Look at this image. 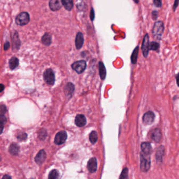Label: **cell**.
<instances>
[{
  "label": "cell",
  "instance_id": "obj_1",
  "mask_svg": "<svg viewBox=\"0 0 179 179\" xmlns=\"http://www.w3.org/2000/svg\"><path fill=\"white\" fill-rule=\"evenodd\" d=\"M164 26L162 21H158L155 23L153 29V35L157 40H160L162 36Z\"/></svg>",
  "mask_w": 179,
  "mask_h": 179
},
{
  "label": "cell",
  "instance_id": "obj_2",
  "mask_svg": "<svg viewBox=\"0 0 179 179\" xmlns=\"http://www.w3.org/2000/svg\"><path fill=\"white\" fill-rule=\"evenodd\" d=\"M149 156L145 154H140V170L143 172H148L150 169L151 161Z\"/></svg>",
  "mask_w": 179,
  "mask_h": 179
},
{
  "label": "cell",
  "instance_id": "obj_3",
  "mask_svg": "<svg viewBox=\"0 0 179 179\" xmlns=\"http://www.w3.org/2000/svg\"><path fill=\"white\" fill-rule=\"evenodd\" d=\"M30 21L29 15L27 12H22L20 13L16 17L15 21L17 25L24 26L29 23Z\"/></svg>",
  "mask_w": 179,
  "mask_h": 179
},
{
  "label": "cell",
  "instance_id": "obj_4",
  "mask_svg": "<svg viewBox=\"0 0 179 179\" xmlns=\"http://www.w3.org/2000/svg\"><path fill=\"white\" fill-rule=\"evenodd\" d=\"M72 69L78 74H81L87 67V63L85 61H79L73 63L71 65Z\"/></svg>",
  "mask_w": 179,
  "mask_h": 179
},
{
  "label": "cell",
  "instance_id": "obj_5",
  "mask_svg": "<svg viewBox=\"0 0 179 179\" xmlns=\"http://www.w3.org/2000/svg\"><path fill=\"white\" fill-rule=\"evenodd\" d=\"M44 78L45 81L49 84L53 85L55 81V76L52 69H48L44 73Z\"/></svg>",
  "mask_w": 179,
  "mask_h": 179
},
{
  "label": "cell",
  "instance_id": "obj_6",
  "mask_svg": "<svg viewBox=\"0 0 179 179\" xmlns=\"http://www.w3.org/2000/svg\"><path fill=\"white\" fill-rule=\"evenodd\" d=\"M149 35L148 34H146L145 36L144 37L143 39V42L141 46V49L143 55L145 57H147L149 51Z\"/></svg>",
  "mask_w": 179,
  "mask_h": 179
},
{
  "label": "cell",
  "instance_id": "obj_7",
  "mask_svg": "<svg viewBox=\"0 0 179 179\" xmlns=\"http://www.w3.org/2000/svg\"><path fill=\"white\" fill-rule=\"evenodd\" d=\"M162 134L159 128H155L151 130L150 132V138L153 141L156 143H159L161 140Z\"/></svg>",
  "mask_w": 179,
  "mask_h": 179
},
{
  "label": "cell",
  "instance_id": "obj_8",
  "mask_svg": "<svg viewBox=\"0 0 179 179\" xmlns=\"http://www.w3.org/2000/svg\"><path fill=\"white\" fill-rule=\"evenodd\" d=\"M67 138V134L65 131H61L55 135V143L56 144L60 145L65 143Z\"/></svg>",
  "mask_w": 179,
  "mask_h": 179
},
{
  "label": "cell",
  "instance_id": "obj_9",
  "mask_svg": "<svg viewBox=\"0 0 179 179\" xmlns=\"http://www.w3.org/2000/svg\"><path fill=\"white\" fill-rule=\"evenodd\" d=\"M155 115L153 111H149L143 114V123L146 125H149L153 124L155 120Z\"/></svg>",
  "mask_w": 179,
  "mask_h": 179
},
{
  "label": "cell",
  "instance_id": "obj_10",
  "mask_svg": "<svg viewBox=\"0 0 179 179\" xmlns=\"http://www.w3.org/2000/svg\"><path fill=\"white\" fill-rule=\"evenodd\" d=\"M97 160L95 158H92L88 161L87 168L90 172H95L97 170Z\"/></svg>",
  "mask_w": 179,
  "mask_h": 179
},
{
  "label": "cell",
  "instance_id": "obj_11",
  "mask_svg": "<svg viewBox=\"0 0 179 179\" xmlns=\"http://www.w3.org/2000/svg\"><path fill=\"white\" fill-rule=\"evenodd\" d=\"M61 2L60 0H50L49 7L50 9L53 11H56L60 9L62 7V3H61Z\"/></svg>",
  "mask_w": 179,
  "mask_h": 179
},
{
  "label": "cell",
  "instance_id": "obj_12",
  "mask_svg": "<svg viewBox=\"0 0 179 179\" xmlns=\"http://www.w3.org/2000/svg\"><path fill=\"white\" fill-rule=\"evenodd\" d=\"M46 158V153L45 151L44 150H41L37 154L35 158V160L37 164H41L45 161Z\"/></svg>",
  "mask_w": 179,
  "mask_h": 179
},
{
  "label": "cell",
  "instance_id": "obj_13",
  "mask_svg": "<svg viewBox=\"0 0 179 179\" xmlns=\"http://www.w3.org/2000/svg\"><path fill=\"white\" fill-rule=\"evenodd\" d=\"M87 120L86 118L83 114H78L75 119V124L77 126L83 127L86 124Z\"/></svg>",
  "mask_w": 179,
  "mask_h": 179
},
{
  "label": "cell",
  "instance_id": "obj_14",
  "mask_svg": "<svg viewBox=\"0 0 179 179\" xmlns=\"http://www.w3.org/2000/svg\"><path fill=\"white\" fill-rule=\"evenodd\" d=\"M141 149L144 154L147 155H150L153 151V149L151 144L149 142H145L141 143Z\"/></svg>",
  "mask_w": 179,
  "mask_h": 179
},
{
  "label": "cell",
  "instance_id": "obj_15",
  "mask_svg": "<svg viewBox=\"0 0 179 179\" xmlns=\"http://www.w3.org/2000/svg\"><path fill=\"white\" fill-rule=\"evenodd\" d=\"M75 42L77 49H81L84 43V37L82 33L79 32L77 33L75 38Z\"/></svg>",
  "mask_w": 179,
  "mask_h": 179
},
{
  "label": "cell",
  "instance_id": "obj_16",
  "mask_svg": "<svg viewBox=\"0 0 179 179\" xmlns=\"http://www.w3.org/2000/svg\"><path fill=\"white\" fill-rule=\"evenodd\" d=\"M164 146H160L158 149L157 150L156 160L158 162H162V161L163 156H164Z\"/></svg>",
  "mask_w": 179,
  "mask_h": 179
},
{
  "label": "cell",
  "instance_id": "obj_17",
  "mask_svg": "<svg viewBox=\"0 0 179 179\" xmlns=\"http://www.w3.org/2000/svg\"><path fill=\"white\" fill-rule=\"evenodd\" d=\"M42 42L44 45L48 46L52 43V36L49 33H45L42 38Z\"/></svg>",
  "mask_w": 179,
  "mask_h": 179
},
{
  "label": "cell",
  "instance_id": "obj_18",
  "mask_svg": "<svg viewBox=\"0 0 179 179\" xmlns=\"http://www.w3.org/2000/svg\"><path fill=\"white\" fill-rule=\"evenodd\" d=\"M99 73L102 79H104L106 77V71L104 64L102 62H99Z\"/></svg>",
  "mask_w": 179,
  "mask_h": 179
},
{
  "label": "cell",
  "instance_id": "obj_19",
  "mask_svg": "<svg viewBox=\"0 0 179 179\" xmlns=\"http://www.w3.org/2000/svg\"><path fill=\"white\" fill-rule=\"evenodd\" d=\"M61 3L65 9L68 11H71L73 7L72 0H61Z\"/></svg>",
  "mask_w": 179,
  "mask_h": 179
},
{
  "label": "cell",
  "instance_id": "obj_20",
  "mask_svg": "<svg viewBox=\"0 0 179 179\" xmlns=\"http://www.w3.org/2000/svg\"><path fill=\"white\" fill-rule=\"evenodd\" d=\"M19 64V61L17 57H13L10 60L9 62V66H10V69H14L15 68H17Z\"/></svg>",
  "mask_w": 179,
  "mask_h": 179
},
{
  "label": "cell",
  "instance_id": "obj_21",
  "mask_svg": "<svg viewBox=\"0 0 179 179\" xmlns=\"http://www.w3.org/2000/svg\"><path fill=\"white\" fill-rule=\"evenodd\" d=\"M9 152L13 155H17L19 152V146L16 143H12L9 148Z\"/></svg>",
  "mask_w": 179,
  "mask_h": 179
},
{
  "label": "cell",
  "instance_id": "obj_22",
  "mask_svg": "<svg viewBox=\"0 0 179 179\" xmlns=\"http://www.w3.org/2000/svg\"><path fill=\"white\" fill-rule=\"evenodd\" d=\"M138 52H139V46H138L134 49L133 52L132 53L131 56V61L133 64H135L137 63Z\"/></svg>",
  "mask_w": 179,
  "mask_h": 179
},
{
  "label": "cell",
  "instance_id": "obj_23",
  "mask_svg": "<svg viewBox=\"0 0 179 179\" xmlns=\"http://www.w3.org/2000/svg\"><path fill=\"white\" fill-rule=\"evenodd\" d=\"M75 90V86L74 85L72 84L71 83H69L65 86V94L68 95H71L73 92Z\"/></svg>",
  "mask_w": 179,
  "mask_h": 179
},
{
  "label": "cell",
  "instance_id": "obj_24",
  "mask_svg": "<svg viewBox=\"0 0 179 179\" xmlns=\"http://www.w3.org/2000/svg\"><path fill=\"white\" fill-rule=\"evenodd\" d=\"M89 139L92 144H94L97 142L98 139V134L96 131H93L89 136Z\"/></svg>",
  "mask_w": 179,
  "mask_h": 179
},
{
  "label": "cell",
  "instance_id": "obj_25",
  "mask_svg": "<svg viewBox=\"0 0 179 179\" xmlns=\"http://www.w3.org/2000/svg\"><path fill=\"white\" fill-rule=\"evenodd\" d=\"M13 40H14V43H13L14 47L18 49L20 47V43H17V41H20V40L18 39L17 32L15 33V34H14V37H13Z\"/></svg>",
  "mask_w": 179,
  "mask_h": 179
},
{
  "label": "cell",
  "instance_id": "obj_26",
  "mask_svg": "<svg viewBox=\"0 0 179 179\" xmlns=\"http://www.w3.org/2000/svg\"><path fill=\"white\" fill-rule=\"evenodd\" d=\"M159 44L156 42H151L149 44V49L151 51H157L159 48Z\"/></svg>",
  "mask_w": 179,
  "mask_h": 179
},
{
  "label": "cell",
  "instance_id": "obj_27",
  "mask_svg": "<svg viewBox=\"0 0 179 179\" xmlns=\"http://www.w3.org/2000/svg\"><path fill=\"white\" fill-rule=\"evenodd\" d=\"M59 173L57 170H53L49 173L48 178L49 179H56L58 178Z\"/></svg>",
  "mask_w": 179,
  "mask_h": 179
},
{
  "label": "cell",
  "instance_id": "obj_28",
  "mask_svg": "<svg viewBox=\"0 0 179 179\" xmlns=\"http://www.w3.org/2000/svg\"><path fill=\"white\" fill-rule=\"evenodd\" d=\"M27 137V135L26 133L20 132V134H18L17 138V139L19 141H22L24 140H26Z\"/></svg>",
  "mask_w": 179,
  "mask_h": 179
},
{
  "label": "cell",
  "instance_id": "obj_29",
  "mask_svg": "<svg viewBox=\"0 0 179 179\" xmlns=\"http://www.w3.org/2000/svg\"><path fill=\"white\" fill-rule=\"evenodd\" d=\"M47 136V132L45 129H42L39 131L38 137L40 140H44L46 138Z\"/></svg>",
  "mask_w": 179,
  "mask_h": 179
},
{
  "label": "cell",
  "instance_id": "obj_30",
  "mask_svg": "<svg viewBox=\"0 0 179 179\" xmlns=\"http://www.w3.org/2000/svg\"><path fill=\"white\" fill-rule=\"evenodd\" d=\"M128 177V169L125 168L121 174V176L120 177V179H126Z\"/></svg>",
  "mask_w": 179,
  "mask_h": 179
},
{
  "label": "cell",
  "instance_id": "obj_31",
  "mask_svg": "<svg viewBox=\"0 0 179 179\" xmlns=\"http://www.w3.org/2000/svg\"><path fill=\"white\" fill-rule=\"evenodd\" d=\"M7 107L5 105L0 106V114H4L7 112Z\"/></svg>",
  "mask_w": 179,
  "mask_h": 179
},
{
  "label": "cell",
  "instance_id": "obj_32",
  "mask_svg": "<svg viewBox=\"0 0 179 179\" xmlns=\"http://www.w3.org/2000/svg\"><path fill=\"white\" fill-rule=\"evenodd\" d=\"M153 3L157 7H161L162 6V0H154Z\"/></svg>",
  "mask_w": 179,
  "mask_h": 179
},
{
  "label": "cell",
  "instance_id": "obj_33",
  "mask_svg": "<svg viewBox=\"0 0 179 179\" xmlns=\"http://www.w3.org/2000/svg\"><path fill=\"white\" fill-rule=\"evenodd\" d=\"M152 16H153V20H156L158 19V12L156 11H153L152 12Z\"/></svg>",
  "mask_w": 179,
  "mask_h": 179
},
{
  "label": "cell",
  "instance_id": "obj_34",
  "mask_svg": "<svg viewBox=\"0 0 179 179\" xmlns=\"http://www.w3.org/2000/svg\"><path fill=\"white\" fill-rule=\"evenodd\" d=\"M90 17V19H91V21H93V20L94 19V9L93 8H92L91 10Z\"/></svg>",
  "mask_w": 179,
  "mask_h": 179
},
{
  "label": "cell",
  "instance_id": "obj_35",
  "mask_svg": "<svg viewBox=\"0 0 179 179\" xmlns=\"http://www.w3.org/2000/svg\"><path fill=\"white\" fill-rule=\"evenodd\" d=\"M179 3V0H175L174 3V4H173V10L174 11H176V8H177V7H178Z\"/></svg>",
  "mask_w": 179,
  "mask_h": 179
},
{
  "label": "cell",
  "instance_id": "obj_36",
  "mask_svg": "<svg viewBox=\"0 0 179 179\" xmlns=\"http://www.w3.org/2000/svg\"><path fill=\"white\" fill-rule=\"evenodd\" d=\"M10 46V43L9 42H6L5 43L4 45V49L5 51H7L8 49H9Z\"/></svg>",
  "mask_w": 179,
  "mask_h": 179
},
{
  "label": "cell",
  "instance_id": "obj_37",
  "mask_svg": "<svg viewBox=\"0 0 179 179\" xmlns=\"http://www.w3.org/2000/svg\"><path fill=\"white\" fill-rule=\"evenodd\" d=\"M0 121L3 122L7 121V118L4 116V114H0Z\"/></svg>",
  "mask_w": 179,
  "mask_h": 179
},
{
  "label": "cell",
  "instance_id": "obj_38",
  "mask_svg": "<svg viewBox=\"0 0 179 179\" xmlns=\"http://www.w3.org/2000/svg\"><path fill=\"white\" fill-rule=\"evenodd\" d=\"M3 122L0 121V134H2L3 130Z\"/></svg>",
  "mask_w": 179,
  "mask_h": 179
},
{
  "label": "cell",
  "instance_id": "obj_39",
  "mask_svg": "<svg viewBox=\"0 0 179 179\" xmlns=\"http://www.w3.org/2000/svg\"><path fill=\"white\" fill-rule=\"evenodd\" d=\"M176 83H177V85L179 87V73L177 75V76H176Z\"/></svg>",
  "mask_w": 179,
  "mask_h": 179
},
{
  "label": "cell",
  "instance_id": "obj_40",
  "mask_svg": "<svg viewBox=\"0 0 179 179\" xmlns=\"http://www.w3.org/2000/svg\"><path fill=\"white\" fill-rule=\"evenodd\" d=\"M4 89V86L3 84H0V92L3 91Z\"/></svg>",
  "mask_w": 179,
  "mask_h": 179
},
{
  "label": "cell",
  "instance_id": "obj_41",
  "mask_svg": "<svg viewBox=\"0 0 179 179\" xmlns=\"http://www.w3.org/2000/svg\"><path fill=\"white\" fill-rule=\"evenodd\" d=\"M6 178H7H7H10V179H11V177L10 176H8V175H5V176L3 177V179H6Z\"/></svg>",
  "mask_w": 179,
  "mask_h": 179
},
{
  "label": "cell",
  "instance_id": "obj_42",
  "mask_svg": "<svg viewBox=\"0 0 179 179\" xmlns=\"http://www.w3.org/2000/svg\"><path fill=\"white\" fill-rule=\"evenodd\" d=\"M133 1H134V2H135L136 3H138L139 1V0H133Z\"/></svg>",
  "mask_w": 179,
  "mask_h": 179
},
{
  "label": "cell",
  "instance_id": "obj_43",
  "mask_svg": "<svg viewBox=\"0 0 179 179\" xmlns=\"http://www.w3.org/2000/svg\"><path fill=\"white\" fill-rule=\"evenodd\" d=\"M0 160H1V157H0Z\"/></svg>",
  "mask_w": 179,
  "mask_h": 179
}]
</instances>
